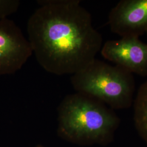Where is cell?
Returning <instances> with one entry per match:
<instances>
[{"mask_svg":"<svg viewBox=\"0 0 147 147\" xmlns=\"http://www.w3.org/2000/svg\"><path fill=\"white\" fill-rule=\"evenodd\" d=\"M27 24L38 63L50 73L73 75L96 59L103 45L89 11L78 0L38 1Z\"/></svg>","mask_w":147,"mask_h":147,"instance_id":"cell-1","label":"cell"},{"mask_svg":"<svg viewBox=\"0 0 147 147\" xmlns=\"http://www.w3.org/2000/svg\"><path fill=\"white\" fill-rule=\"evenodd\" d=\"M61 130L71 140L83 144L111 142L120 119L113 110L88 95H68L58 110Z\"/></svg>","mask_w":147,"mask_h":147,"instance_id":"cell-2","label":"cell"},{"mask_svg":"<svg viewBox=\"0 0 147 147\" xmlns=\"http://www.w3.org/2000/svg\"><path fill=\"white\" fill-rule=\"evenodd\" d=\"M75 90L88 95L112 110H123L133 105L135 81L133 74L120 66L95 59L72 75Z\"/></svg>","mask_w":147,"mask_h":147,"instance_id":"cell-3","label":"cell"},{"mask_svg":"<svg viewBox=\"0 0 147 147\" xmlns=\"http://www.w3.org/2000/svg\"><path fill=\"white\" fill-rule=\"evenodd\" d=\"M33 53L31 45L16 23L0 21V76L16 73Z\"/></svg>","mask_w":147,"mask_h":147,"instance_id":"cell-4","label":"cell"},{"mask_svg":"<svg viewBox=\"0 0 147 147\" xmlns=\"http://www.w3.org/2000/svg\"><path fill=\"white\" fill-rule=\"evenodd\" d=\"M102 56L130 73L147 76V44L137 37L107 40L100 50Z\"/></svg>","mask_w":147,"mask_h":147,"instance_id":"cell-5","label":"cell"},{"mask_svg":"<svg viewBox=\"0 0 147 147\" xmlns=\"http://www.w3.org/2000/svg\"><path fill=\"white\" fill-rule=\"evenodd\" d=\"M111 31L121 38L147 33V0H121L109 13Z\"/></svg>","mask_w":147,"mask_h":147,"instance_id":"cell-6","label":"cell"},{"mask_svg":"<svg viewBox=\"0 0 147 147\" xmlns=\"http://www.w3.org/2000/svg\"><path fill=\"white\" fill-rule=\"evenodd\" d=\"M133 106L135 126L139 135L147 144V81L140 87Z\"/></svg>","mask_w":147,"mask_h":147,"instance_id":"cell-7","label":"cell"},{"mask_svg":"<svg viewBox=\"0 0 147 147\" xmlns=\"http://www.w3.org/2000/svg\"><path fill=\"white\" fill-rule=\"evenodd\" d=\"M20 3L18 0H0V21L16 13Z\"/></svg>","mask_w":147,"mask_h":147,"instance_id":"cell-8","label":"cell"},{"mask_svg":"<svg viewBox=\"0 0 147 147\" xmlns=\"http://www.w3.org/2000/svg\"></svg>","mask_w":147,"mask_h":147,"instance_id":"cell-9","label":"cell"},{"mask_svg":"<svg viewBox=\"0 0 147 147\" xmlns=\"http://www.w3.org/2000/svg\"></svg>","mask_w":147,"mask_h":147,"instance_id":"cell-10","label":"cell"}]
</instances>
